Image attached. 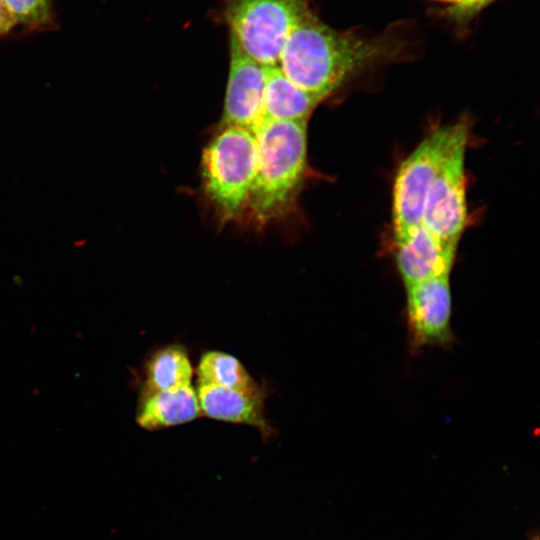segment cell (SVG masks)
Segmentation results:
<instances>
[{
	"label": "cell",
	"mask_w": 540,
	"mask_h": 540,
	"mask_svg": "<svg viewBox=\"0 0 540 540\" xmlns=\"http://www.w3.org/2000/svg\"><path fill=\"white\" fill-rule=\"evenodd\" d=\"M449 275L407 287V313L415 346L445 344L451 340L452 298Z\"/></svg>",
	"instance_id": "8"
},
{
	"label": "cell",
	"mask_w": 540,
	"mask_h": 540,
	"mask_svg": "<svg viewBox=\"0 0 540 540\" xmlns=\"http://www.w3.org/2000/svg\"><path fill=\"white\" fill-rule=\"evenodd\" d=\"M396 42L339 31L311 10L294 27L277 66L298 87L323 98L343 84L399 52Z\"/></svg>",
	"instance_id": "1"
},
{
	"label": "cell",
	"mask_w": 540,
	"mask_h": 540,
	"mask_svg": "<svg viewBox=\"0 0 540 540\" xmlns=\"http://www.w3.org/2000/svg\"><path fill=\"white\" fill-rule=\"evenodd\" d=\"M196 394L202 415L214 420L256 428L264 438L275 430L265 415L267 391L243 393L210 384L197 383Z\"/></svg>",
	"instance_id": "10"
},
{
	"label": "cell",
	"mask_w": 540,
	"mask_h": 540,
	"mask_svg": "<svg viewBox=\"0 0 540 540\" xmlns=\"http://www.w3.org/2000/svg\"><path fill=\"white\" fill-rule=\"evenodd\" d=\"M230 64L221 127L238 126L254 132L263 122L266 66L246 55L230 35Z\"/></svg>",
	"instance_id": "7"
},
{
	"label": "cell",
	"mask_w": 540,
	"mask_h": 540,
	"mask_svg": "<svg viewBox=\"0 0 540 540\" xmlns=\"http://www.w3.org/2000/svg\"><path fill=\"white\" fill-rule=\"evenodd\" d=\"M16 24L28 30L44 31L55 27L53 0H2Z\"/></svg>",
	"instance_id": "15"
},
{
	"label": "cell",
	"mask_w": 540,
	"mask_h": 540,
	"mask_svg": "<svg viewBox=\"0 0 540 540\" xmlns=\"http://www.w3.org/2000/svg\"><path fill=\"white\" fill-rule=\"evenodd\" d=\"M468 132V122L462 120L437 127L398 167L392 197L395 243L422 225L429 189L454 144Z\"/></svg>",
	"instance_id": "4"
},
{
	"label": "cell",
	"mask_w": 540,
	"mask_h": 540,
	"mask_svg": "<svg viewBox=\"0 0 540 540\" xmlns=\"http://www.w3.org/2000/svg\"><path fill=\"white\" fill-rule=\"evenodd\" d=\"M395 245L397 268L406 288L450 274L456 247L442 243L423 225Z\"/></svg>",
	"instance_id": "9"
},
{
	"label": "cell",
	"mask_w": 540,
	"mask_h": 540,
	"mask_svg": "<svg viewBox=\"0 0 540 540\" xmlns=\"http://www.w3.org/2000/svg\"><path fill=\"white\" fill-rule=\"evenodd\" d=\"M140 395L190 386L193 368L186 347L171 343L154 351L144 369Z\"/></svg>",
	"instance_id": "13"
},
{
	"label": "cell",
	"mask_w": 540,
	"mask_h": 540,
	"mask_svg": "<svg viewBox=\"0 0 540 540\" xmlns=\"http://www.w3.org/2000/svg\"><path fill=\"white\" fill-rule=\"evenodd\" d=\"M15 25L14 19L0 0V36L9 33Z\"/></svg>",
	"instance_id": "16"
},
{
	"label": "cell",
	"mask_w": 540,
	"mask_h": 540,
	"mask_svg": "<svg viewBox=\"0 0 540 540\" xmlns=\"http://www.w3.org/2000/svg\"><path fill=\"white\" fill-rule=\"evenodd\" d=\"M324 99L295 85L277 65L266 67L263 122L308 120Z\"/></svg>",
	"instance_id": "12"
},
{
	"label": "cell",
	"mask_w": 540,
	"mask_h": 540,
	"mask_svg": "<svg viewBox=\"0 0 540 540\" xmlns=\"http://www.w3.org/2000/svg\"><path fill=\"white\" fill-rule=\"evenodd\" d=\"M469 132L444 160L427 194L422 225L442 243L456 247L468 223L465 153Z\"/></svg>",
	"instance_id": "6"
},
{
	"label": "cell",
	"mask_w": 540,
	"mask_h": 540,
	"mask_svg": "<svg viewBox=\"0 0 540 540\" xmlns=\"http://www.w3.org/2000/svg\"><path fill=\"white\" fill-rule=\"evenodd\" d=\"M201 415L196 390L190 385L140 395L136 421L144 429L159 430L191 422Z\"/></svg>",
	"instance_id": "11"
},
{
	"label": "cell",
	"mask_w": 540,
	"mask_h": 540,
	"mask_svg": "<svg viewBox=\"0 0 540 540\" xmlns=\"http://www.w3.org/2000/svg\"><path fill=\"white\" fill-rule=\"evenodd\" d=\"M312 0H222L230 35L250 58L276 66L294 27L311 11Z\"/></svg>",
	"instance_id": "5"
},
{
	"label": "cell",
	"mask_w": 540,
	"mask_h": 540,
	"mask_svg": "<svg viewBox=\"0 0 540 540\" xmlns=\"http://www.w3.org/2000/svg\"><path fill=\"white\" fill-rule=\"evenodd\" d=\"M197 383L255 394L266 389L248 373L243 364L233 355L222 351H207L199 359Z\"/></svg>",
	"instance_id": "14"
},
{
	"label": "cell",
	"mask_w": 540,
	"mask_h": 540,
	"mask_svg": "<svg viewBox=\"0 0 540 540\" xmlns=\"http://www.w3.org/2000/svg\"><path fill=\"white\" fill-rule=\"evenodd\" d=\"M453 3L459 10H470L482 7L484 4L489 3L492 0H441Z\"/></svg>",
	"instance_id": "17"
},
{
	"label": "cell",
	"mask_w": 540,
	"mask_h": 540,
	"mask_svg": "<svg viewBox=\"0 0 540 540\" xmlns=\"http://www.w3.org/2000/svg\"><path fill=\"white\" fill-rule=\"evenodd\" d=\"M307 121H264L254 131L257 162L245 214L257 228L296 206L307 170Z\"/></svg>",
	"instance_id": "2"
},
{
	"label": "cell",
	"mask_w": 540,
	"mask_h": 540,
	"mask_svg": "<svg viewBox=\"0 0 540 540\" xmlns=\"http://www.w3.org/2000/svg\"><path fill=\"white\" fill-rule=\"evenodd\" d=\"M256 162L255 134L238 126H223L203 150L202 186L220 223L245 214Z\"/></svg>",
	"instance_id": "3"
}]
</instances>
